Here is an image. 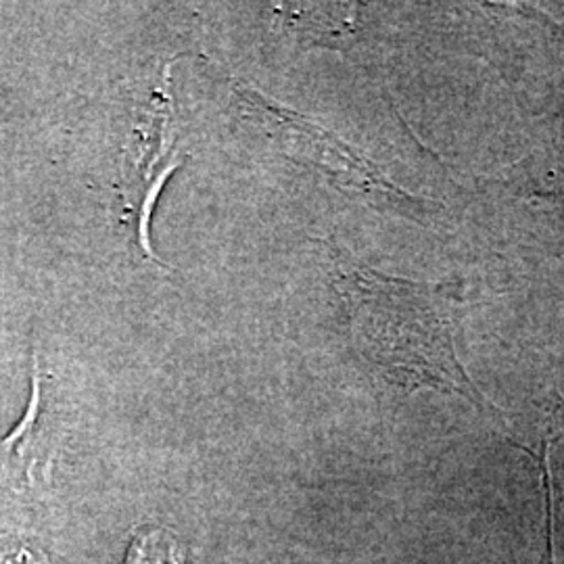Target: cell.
Here are the masks:
<instances>
[{"mask_svg": "<svg viewBox=\"0 0 564 564\" xmlns=\"http://www.w3.org/2000/svg\"><path fill=\"white\" fill-rule=\"evenodd\" d=\"M186 552L163 529L139 533L126 554V564H184Z\"/></svg>", "mask_w": 564, "mask_h": 564, "instance_id": "277c9868", "label": "cell"}, {"mask_svg": "<svg viewBox=\"0 0 564 564\" xmlns=\"http://www.w3.org/2000/svg\"><path fill=\"white\" fill-rule=\"evenodd\" d=\"M337 286L356 341L391 379L408 389L454 393L481 412L498 414L458 362L445 286L391 279L341 262Z\"/></svg>", "mask_w": 564, "mask_h": 564, "instance_id": "6da1fadb", "label": "cell"}, {"mask_svg": "<svg viewBox=\"0 0 564 564\" xmlns=\"http://www.w3.org/2000/svg\"><path fill=\"white\" fill-rule=\"evenodd\" d=\"M0 564H44L25 547H4L0 550Z\"/></svg>", "mask_w": 564, "mask_h": 564, "instance_id": "8992f818", "label": "cell"}, {"mask_svg": "<svg viewBox=\"0 0 564 564\" xmlns=\"http://www.w3.org/2000/svg\"><path fill=\"white\" fill-rule=\"evenodd\" d=\"M279 9L284 23L312 44L341 48L356 34V4H291Z\"/></svg>", "mask_w": 564, "mask_h": 564, "instance_id": "3957f363", "label": "cell"}, {"mask_svg": "<svg viewBox=\"0 0 564 564\" xmlns=\"http://www.w3.org/2000/svg\"><path fill=\"white\" fill-rule=\"evenodd\" d=\"M55 458V429L46 408V377L39 351L32 360V395L20 423L0 442V485L28 491L48 479Z\"/></svg>", "mask_w": 564, "mask_h": 564, "instance_id": "7a4b0ae2", "label": "cell"}, {"mask_svg": "<svg viewBox=\"0 0 564 564\" xmlns=\"http://www.w3.org/2000/svg\"><path fill=\"white\" fill-rule=\"evenodd\" d=\"M550 445L552 440L542 442V454L527 452L538 458L542 466V484H544V558L542 564H556L554 556V494H552V475H550Z\"/></svg>", "mask_w": 564, "mask_h": 564, "instance_id": "5b68a950", "label": "cell"}]
</instances>
